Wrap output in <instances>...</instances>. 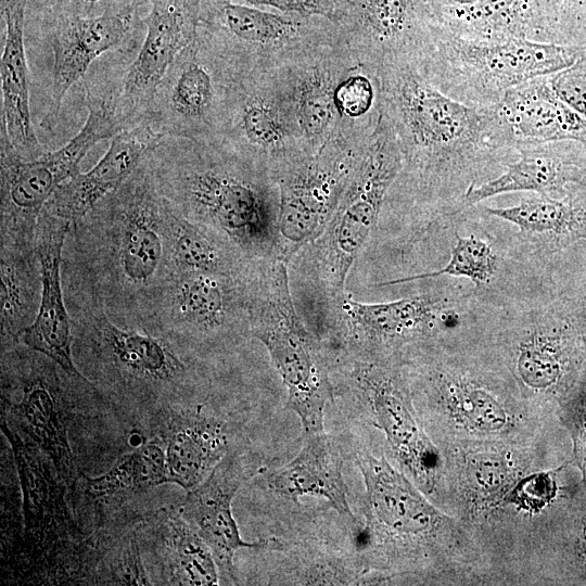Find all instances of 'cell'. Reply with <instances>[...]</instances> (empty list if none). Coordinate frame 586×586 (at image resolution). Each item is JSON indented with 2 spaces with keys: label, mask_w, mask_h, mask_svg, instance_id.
<instances>
[{
  "label": "cell",
  "mask_w": 586,
  "mask_h": 586,
  "mask_svg": "<svg viewBox=\"0 0 586 586\" xmlns=\"http://www.w3.org/2000/svg\"><path fill=\"white\" fill-rule=\"evenodd\" d=\"M358 63L340 34L279 68L307 153L317 151L342 126L339 91Z\"/></svg>",
  "instance_id": "18"
},
{
  "label": "cell",
  "mask_w": 586,
  "mask_h": 586,
  "mask_svg": "<svg viewBox=\"0 0 586 586\" xmlns=\"http://www.w3.org/2000/svg\"><path fill=\"white\" fill-rule=\"evenodd\" d=\"M496 271V257L489 245L473 235L457 237L450 258L442 268L399 279L387 280L378 286L402 284L417 280L437 278L443 275L463 277L475 285L488 283Z\"/></svg>",
  "instance_id": "36"
},
{
  "label": "cell",
  "mask_w": 586,
  "mask_h": 586,
  "mask_svg": "<svg viewBox=\"0 0 586 586\" xmlns=\"http://www.w3.org/2000/svg\"><path fill=\"white\" fill-rule=\"evenodd\" d=\"M199 35L235 71H272L340 36L322 16L265 10L237 0H202Z\"/></svg>",
  "instance_id": "8"
},
{
  "label": "cell",
  "mask_w": 586,
  "mask_h": 586,
  "mask_svg": "<svg viewBox=\"0 0 586 586\" xmlns=\"http://www.w3.org/2000/svg\"><path fill=\"white\" fill-rule=\"evenodd\" d=\"M424 382L431 397L467 430L494 434L511 425L512 413L502 392L485 378L437 362L428 368Z\"/></svg>",
  "instance_id": "26"
},
{
  "label": "cell",
  "mask_w": 586,
  "mask_h": 586,
  "mask_svg": "<svg viewBox=\"0 0 586 586\" xmlns=\"http://www.w3.org/2000/svg\"><path fill=\"white\" fill-rule=\"evenodd\" d=\"M495 106L515 146L562 140L586 145V119L557 95L549 76L511 88Z\"/></svg>",
  "instance_id": "23"
},
{
  "label": "cell",
  "mask_w": 586,
  "mask_h": 586,
  "mask_svg": "<svg viewBox=\"0 0 586 586\" xmlns=\"http://www.w3.org/2000/svg\"><path fill=\"white\" fill-rule=\"evenodd\" d=\"M586 54V48L522 39L480 40L442 27L419 72L440 91L471 106H491L511 88L556 74Z\"/></svg>",
  "instance_id": "4"
},
{
  "label": "cell",
  "mask_w": 586,
  "mask_h": 586,
  "mask_svg": "<svg viewBox=\"0 0 586 586\" xmlns=\"http://www.w3.org/2000/svg\"><path fill=\"white\" fill-rule=\"evenodd\" d=\"M372 133L340 127L317 151L303 154L275 175L280 194L277 259L290 264L321 234Z\"/></svg>",
  "instance_id": "7"
},
{
  "label": "cell",
  "mask_w": 586,
  "mask_h": 586,
  "mask_svg": "<svg viewBox=\"0 0 586 586\" xmlns=\"http://www.w3.org/2000/svg\"><path fill=\"white\" fill-rule=\"evenodd\" d=\"M551 549L556 581L586 585V481L583 479L553 508Z\"/></svg>",
  "instance_id": "31"
},
{
  "label": "cell",
  "mask_w": 586,
  "mask_h": 586,
  "mask_svg": "<svg viewBox=\"0 0 586 586\" xmlns=\"http://www.w3.org/2000/svg\"><path fill=\"white\" fill-rule=\"evenodd\" d=\"M467 480L472 489L480 494L495 493L508 481V466L495 455H475L467 463Z\"/></svg>",
  "instance_id": "41"
},
{
  "label": "cell",
  "mask_w": 586,
  "mask_h": 586,
  "mask_svg": "<svg viewBox=\"0 0 586 586\" xmlns=\"http://www.w3.org/2000/svg\"><path fill=\"white\" fill-rule=\"evenodd\" d=\"M165 538L169 584H219L220 574L209 547L180 513L169 519Z\"/></svg>",
  "instance_id": "35"
},
{
  "label": "cell",
  "mask_w": 586,
  "mask_h": 586,
  "mask_svg": "<svg viewBox=\"0 0 586 586\" xmlns=\"http://www.w3.org/2000/svg\"><path fill=\"white\" fill-rule=\"evenodd\" d=\"M487 215L508 221L530 238L553 251H563L586 240V181L574 184L565 195L538 194L509 207H486Z\"/></svg>",
  "instance_id": "28"
},
{
  "label": "cell",
  "mask_w": 586,
  "mask_h": 586,
  "mask_svg": "<svg viewBox=\"0 0 586 586\" xmlns=\"http://www.w3.org/2000/svg\"><path fill=\"white\" fill-rule=\"evenodd\" d=\"M266 484L273 494L291 501L297 502L305 496L323 499L357 525L349 507L341 450L324 431L304 435L297 455L270 471Z\"/></svg>",
  "instance_id": "24"
},
{
  "label": "cell",
  "mask_w": 586,
  "mask_h": 586,
  "mask_svg": "<svg viewBox=\"0 0 586 586\" xmlns=\"http://www.w3.org/2000/svg\"><path fill=\"white\" fill-rule=\"evenodd\" d=\"M244 480L240 460L228 453L211 474L187 492L180 509L181 517L191 524L209 547L220 578L238 582L234 556L241 548H260L267 542L243 539L232 513V500Z\"/></svg>",
  "instance_id": "20"
},
{
  "label": "cell",
  "mask_w": 586,
  "mask_h": 586,
  "mask_svg": "<svg viewBox=\"0 0 586 586\" xmlns=\"http://www.w3.org/2000/svg\"><path fill=\"white\" fill-rule=\"evenodd\" d=\"M1 430L9 440L21 481L24 496V513L26 531L29 534L39 532L41 525H52L58 517L67 518L62 495L49 474L42 470L41 463L21 437L9 428L7 418L2 417Z\"/></svg>",
  "instance_id": "33"
},
{
  "label": "cell",
  "mask_w": 586,
  "mask_h": 586,
  "mask_svg": "<svg viewBox=\"0 0 586 586\" xmlns=\"http://www.w3.org/2000/svg\"><path fill=\"white\" fill-rule=\"evenodd\" d=\"M378 75L382 111L403 155L387 195L419 207L461 198L487 168L517 155L495 104L461 103L435 88L415 64L384 65Z\"/></svg>",
  "instance_id": "1"
},
{
  "label": "cell",
  "mask_w": 586,
  "mask_h": 586,
  "mask_svg": "<svg viewBox=\"0 0 586 586\" xmlns=\"http://www.w3.org/2000/svg\"><path fill=\"white\" fill-rule=\"evenodd\" d=\"M72 222L46 211L40 216L38 254L41 268V297L33 322L21 332V341L43 354L71 378L85 380L72 358L71 321L61 285V253Z\"/></svg>",
  "instance_id": "21"
},
{
  "label": "cell",
  "mask_w": 586,
  "mask_h": 586,
  "mask_svg": "<svg viewBox=\"0 0 586 586\" xmlns=\"http://www.w3.org/2000/svg\"><path fill=\"white\" fill-rule=\"evenodd\" d=\"M162 138L149 124L120 131L89 171L59 187L43 211L71 222L81 219L131 177Z\"/></svg>",
  "instance_id": "22"
},
{
  "label": "cell",
  "mask_w": 586,
  "mask_h": 586,
  "mask_svg": "<svg viewBox=\"0 0 586 586\" xmlns=\"http://www.w3.org/2000/svg\"><path fill=\"white\" fill-rule=\"evenodd\" d=\"M402 167L396 133L382 112L362 161L326 228L295 256L302 258V267L324 304L346 292L349 270L374 230Z\"/></svg>",
  "instance_id": "5"
},
{
  "label": "cell",
  "mask_w": 586,
  "mask_h": 586,
  "mask_svg": "<svg viewBox=\"0 0 586 586\" xmlns=\"http://www.w3.org/2000/svg\"><path fill=\"white\" fill-rule=\"evenodd\" d=\"M549 43L586 48V0H543Z\"/></svg>",
  "instance_id": "38"
},
{
  "label": "cell",
  "mask_w": 586,
  "mask_h": 586,
  "mask_svg": "<svg viewBox=\"0 0 586 586\" xmlns=\"http://www.w3.org/2000/svg\"><path fill=\"white\" fill-rule=\"evenodd\" d=\"M234 73L198 33L156 91L151 127L163 137L216 143Z\"/></svg>",
  "instance_id": "10"
},
{
  "label": "cell",
  "mask_w": 586,
  "mask_h": 586,
  "mask_svg": "<svg viewBox=\"0 0 586 586\" xmlns=\"http://www.w3.org/2000/svg\"><path fill=\"white\" fill-rule=\"evenodd\" d=\"M438 8L442 27L460 37L549 43L543 0H481L468 5Z\"/></svg>",
  "instance_id": "27"
},
{
  "label": "cell",
  "mask_w": 586,
  "mask_h": 586,
  "mask_svg": "<svg viewBox=\"0 0 586 586\" xmlns=\"http://www.w3.org/2000/svg\"><path fill=\"white\" fill-rule=\"evenodd\" d=\"M4 24V42L0 64L1 127L12 146L25 158L42 155L31 122L30 73L25 33L27 10H0Z\"/></svg>",
  "instance_id": "25"
},
{
  "label": "cell",
  "mask_w": 586,
  "mask_h": 586,
  "mask_svg": "<svg viewBox=\"0 0 586 586\" xmlns=\"http://www.w3.org/2000/svg\"><path fill=\"white\" fill-rule=\"evenodd\" d=\"M517 156L499 176L473 184L459 200L457 212L499 194L532 191L561 198L586 181V145L575 140L520 144Z\"/></svg>",
  "instance_id": "19"
},
{
  "label": "cell",
  "mask_w": 586,
  "mask_h": 586,
  "mask_svg": "<svg viewBox=\"0 0 586 586\" xmlns=\"http://www.w3.org/2000/svg\"><path fill=\"white\" fill-rule=\"evenodd\" d=\"M222 422L201 410L177 416L170 423L165 454L169 483L186 492L202 483L228 451Z\"/></svg>",
  "instance_id": "29"
},
{
  "label": "cell",
  "mask_w": 586,
  "mask_h": 586,
  "mask_svg": "<svg viewBox=\"0 0 586 586\" xmlns=\"http://www.w3.org/2000/svg\"><path fill=\"white\" fill-rule=\"evenodd\" d=\"M104 344L126 371L151 380H171L184 372L177 355L160 339L123 330L109 320L101 324Z\"/></svg>",
  "instance_id": "32"
},
{
  "label": "cell",
  "mask_w": 586,
  "mask_h": 586,
  "mask_svg": "<svg viewBox=\"0 0 586 586\" xmlns=\"http://www.w3.org/2000/svg\"><path fill=\"white\" fill-rule=\"evenodd\" d=\"M558 412L571 440L572 461L586 481V360L560 398Z\"/></svg>",
  "instance_id": "37"
},
{
  "label": "cell",
  "mask_w": 586,
  "mask_h": 586,
  "mask_svg": "<svg viewBox=\"0 0 586 586\" xmlns=\"http://www.w3.org/2000/svg\"><path fill=\"white\" fill-rule=\"evenodd\" d=\"M326 308L342 351L383 358L424 343L448 315L443 297L433 294L360 303L345 292L326 303Z\"/></svg>",
  "instance_id": "15"
},
{
  "label": "cell",
  "mask_w": 586,
  "mask_h": 586,
  "mask_svg": "<svg viewBox=\"0 0 586 586\" xmlns=\"http://www.w3.org/2000/svg\"><path fill=\"white\" fill-rule=\"evenodd\" d=\"M342 354L348 386L369 408L402 467L430 491L440 468L438 453L417 422L407 383L392 365L393 358Z\"/></svg>",
  "instance_id": "14"
},
{
  "label": "cell",
  "mask_w": 586,
  "mask_h": 586,
  "mask_svg": "<svg viewBox=\"0 0 586 586\" xmlns=\"http://www.w3.org/2000/svg\"><path fill=\"white\" fill-rule=\"evenodd\" d=\"M23 430L44 451L62 477L74 474L64 402L46 377L34 375L22 385L21 400L12 405Z\"/></svg>",
  "instance_id": "30"
},
{
  "label": "cell",
  "mask_w": 586,
  "mask_h": 586,
  "mask_svg": "<svg viewBox=\"0 0 586 586\" xmlns=\"http://www.w3.org/2000/svg\"><path fill=\"white\" fill-rule=\"evenodd\" d=\"M520 328L511 342L514 378L558 406L586 360V313L560 289Z\"/></svg>",
  "instance_id": "11"
},
{
  "label": "cell",
  "mask_w": 586,
  "mask_h": 586,
  "mask_svg": "<svg viewBox=\"0 0 586 586\" xmlns=\"http://www.w3.org/2000/svg\"><path fill=\"white\" fill-rule=\"evenodd\" d=\"M169 483L165 449L149 442L120 457L105 473L85 476L90 496L102 497L118 493H141Z\"/></svg>",
  "instance_id": "34"
},
{
  "label": "cell",
  "mask_w": 586,
  "mask_h": 586,
  "mask_svg": "<svg viewBox=\"0 0 586 586\" xmlns=\"http://www.w3.org/2000/svg\"><path fill=\"white\" fill-rule=\"evenodd\" d=\"M149 8L150 0H105L95 5L67 0L27 13L26 22L41 34L52 52L50 105L42 127L50 129L56 124L66 93L101 55L132 47Z\"/></svg>",
  "instance_id": "6"
},
{
  "label": "cell",
  "mask_w": 586,
  "mask_h": 586,
  "mask_svg": "<svg viewBox=\"0 0 586 586\" xmlns=\"http://www.w3.org/2000/svg\"><path fill=\"white\" fill-rule=\"evenodd\" d=\"M216 143L272 177L307 153L279 68L235 71Z\"/></svg>",
  "instance_id": "9"
},
{
  "label": "cell",
  "mask_w": 586,
  "mask_h": 586,
  "mask_svg": "<svg viewBox=\"0 0 586 586\" xmlns=\"http://www.w3.org/2000/svg\"><path fill=\"white\" fill-rule=\"evenodd\" d=\"M1 280L2 328L12 329L25 316L26 295L24 280L15 266L3 256L1 259Z\"/></svg>",
  "instance_id": "40"
},
{
  "label": "cell",
  "mask_w": 586,
  "mask_h": 586,
  "mask_svg": "<svg viewBox=\"0 0 586 586\" xmlns=\"http://www.w3.org/2000/svg\"><path fill=\"white\" fill-rule=\"evenodd\" d=\"M571 254L569 271L561 290L577 302L586 313V240L566 249Z\"/></svg>",
  "instance_id": "42"
},
{
  "label": "cell",
  "mask_w": 586,
  "mask_h": 586,
  "mask_svg": "<svg viewBox=\"0 0 586 586\" xmlns=\"http://www.w3.org/2000/svg\"><path fill=\"white\" fill-rule=\"evenodd\" d=\"M149 158L180 215L251 260L277 259L280 194L267 168L220 144L176 137L162 138Z\"/></svg>",
  "instance_id": "2"
},
{
  "label": "cell",
  "mask_w": 586,
  "mask_h": 586,
  "mask_svg": "<svg viewBox=\"0 0 586 586\" xmlns=\"http://www.w3.org/2000/svg\"><path fill=\"white\" fill-rule=\"evenodd\" d=\"M202 0H150L144 38L127 64L119 97L126 128L149 124L156 91L178 55L196 38Z\"/></svg>",
  "instance_id": "16"
},
{
  "label": "cell",
  "mask_w": 586,
  "mask_h": 586,
  "mask_svg": "<svg viewBox=\"0 0 586 586\" xmlns=\"http://www.w3.org/2000/svg\"><path fill=\"white\" fill-rule=\"evenodd\" d=\"M65 1L67 0H28L27 13H34V12H39V11L47 10L50 8H54V7L63 4ZM84 1L90 5H95L97 3L105 1V0H84Z\"/></svg>",
  "instance_id": "44"
},
{
  "label": "cell",
  "mask_w": 586,
  "mask_h": 586,
  "mask_svg": "<svg viewBox=\"0 0 586 586\" xmlns=\"http://www.w3.org/2000/svg\"><path fill=\"white\" fill-rule=\"evenodd\" d=\"M80 130L62 148L25 158L0 130L1 213L8 221L30 222L46 208L61 184L79 171V164L100 141L120 131L119 122L106 104L93 102Z\"/></svg>",
  "instance_id": "13"
},
{
  "label": "cell",
  "mask_w": 586,
  "mask_h": 586,
  "mask_svg": "<svg viewBox=\"0 0 586 586\" xmlns=\"http://www.w3.org/2000/svg\"><path fill=\"white\" fill-rule=\"evenodd\" d=\"M332 22L357 61L378 73L384 65H417L441 28L434 0H337Z\"/></svg>",
  "instance_id": "12"
},
{
  "label": "cell",
  "mask_w": 586,
  "mask_h": 586,
  "mask_svg": "<svg viewBox=\"0 0 586 586\" xmlns=\"http://www.w3.org/2000/svg\"><path fill=\"white\" fill-rule=\"evenodd\" d=\"M285 13L333 20L337 0H237Z\"/></svg>",
  "instance_id": "43"
},
{
  "label": "cell",
  "mask_w": 586,
  "mask_h": 586,
  "mask_svg": "<svg viewBox=\"0 0 586 586\" xmlns=\"http://www.w3.org/2000/svg\"><path fill=\"white\" fill-rule=\"evenodd\" d=\"M251 302V336L267 349L286 388V407L300 419L303 436L324 431L333 398V364L327 348L304 324L290 290L289 264H257Z\"/></svg>",
  "instance_id": "3"
},
{
  "label": "cell",
  "mask_w": 586,
  "mask_h": 586,
  "mask_svg": "<svg viewBox=\"0 0 586 586\" xmlns=\"http://www.w3.org/2000/svg\"><path fill=\"white\" fill-rule=\"evenodd\" d=\"M549 82L557 95L586 119V54L549 75Z\"/></svg>",
  "instance_id": "39"
},
{
  "label": "cell",
  "mask_w": 586,
  "mask_h": 586,
  "mask_svg": "<svg viewBox=\"0 0 586 586\" xmlns=\"http://www.w3.org/2000/svg\"><path fill=\"white\" fill-rule=\"evenodd\" d=\"M356 462L366 491L362 549L407 550L426 543L441 518L422 494L384 458L359 453Z\"/></svg>",
  "instance_id": "17"
}]
</instances>
